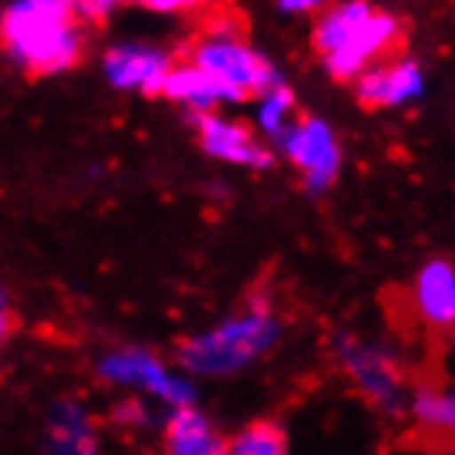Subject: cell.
Returning <instances> with one entry per match:
<instances>
[{
	"mask_svg": "<svg viewBox=\"0 0 455 455\" xmlns=\"http://www.w3.org/2000/svg\"><path fill=\"white\" fill-rule=\"evenodd\" d=\"M0 53L27 80H44L86 63L90 30L80 23L73 4L23 0L0 13Z\"/></svg>",
	"mask_w": 455,
	"mask_h": 455,
	"instance_id": "6da1fadb",
	"label": "cell"
},
{
	"mask_svg": "<svg viewBox=\"0 0 455 455\" xmlns=\"http://www.w3.org/2000/svg\"><path fill=\"white\" fill-rule=\"evenodd\" d=\"M172 57L212 76L231 96V103H248L281 86L271 60L248 44L244 17L228 7L198 17V30L182 46H175Z\"/></svg>",
	"mask_w": 455,
	"mask_h": 455,
	"instance_id": "7a4b0ae2",
	"label": "cell"
},
{
	"mask_svg": "<svg viewBox=\"0 0 455 455\" xmlns=\"http://www.w3.org/2000/svg\"><path fill=\"white\" fill-rule=\"evenodd\" d=\"M406 20L389 11H370L366 20L356 27V34L347 44L323 57V69L331 73V80L353 83L363 69L383 63V60H396L406 50Z\"/></svg>",
	"mask_w": 455,
	"mask_h": 455,
	"instance_id": "3957f363",
	"label": "cell"
},
{
	"mask_svg": "<svg viewBox=\"0 0 455 455\" xmlns=\"http://www.w3.org/2000/svg\"><path fill=\"white\" fill-rule=\"evenodd\" d=\"M172 63H175L172 53L142 44L113 46V50H106L103 57V69L113 86H119V90H139L148 100H159L162 96V83L169 76Z\"/></svg>",
	"mask_w": 455,
	"mask_h": 455,
	"instance_id": "277c9868",
	"label": "cell"
},
{
	"mask_svg": "<svg viewBox=\"0 0 455 455\" xmlns=\"http://www.w3.org/2000/svg\"><path fill=\"white\" fill-rule=\"evenodd\" d=\"M350 86L353 96H356V106L366 113L393 109V106L406 103L410 96L419 92V63L410 57L383 60V63L363 69Z\"/></svg>",
	"mask_w": 455,
	"mask_h": 455,
	"instance_id": "5b68a950",
	"label": "cell"
},
{
	"mask_svg": "<svg viewBox=\"0 0 455 455\" xmlns=\"http://www.w3.org/2000/svg\"><path fill=\"white\" fill-rule=\"evenodd\" d=\"M195 129H198V146L208 156L221 162H235V165H258L267 169L271 165V152L254 139V129L238 119H221L218 113H188Z\"/></svg>",
	"mask_w": 455,
	"mask_h": 455,
	"instance_id": "8992f818",
	"label": "cell"
},
{
	"mask_svg": "<svg viewBox=\"0 0 455 455\" xmlns=\"http://www.w3.org/2000/svg\"><path fill=\"white\" fill-rule=\"evenodd\" d=\"M416 310L429 327L449 331L455 317V271L449 258H435L416 277Z\"/></svg>",
	"mask_w": 455,
	"mask_h": 455,
	"instance_id": "52a82bcc",
	"label": "cell"
},
{
	"mask_svg": "<svg viewBox=\"0 0 455 455\" xmlns=\"http://www.w3.org/2000/svg\"><path fill=\"white\" fill-rule=\"evenodd\" d=\"M162 455H228V435L218 433L205 412L179 410L165 426Z\"/></svg>",
	"mask_w": 455,
	"mask_h": 455,
	"instance_id": "ba28073f",
	"label": "cell"
},
{
	"mask_svg": "<svg viewBox=\"0 0 455 455\" xmlns=\"http://www.w3.org/2000/svg\"><path fill=\"white\" fill-rule=\"evenodd\" d=\"M162 96H169L175 103L192 106V113H215L218 103H225V100L231 103V96L212 76H205L202 69L188 67L182 60L172 63L169 76L162 83Z\"/></svg>",
	"mask_w": 455,
	"mask_h": 455,
	"instance_id": "9c48e42d",
	"label": "cell"
},
{
	"mask_svg": "<svg viewBox=\"0 0 455 455\" xmlns=\"http://www.w3.org/2000/svg\"><path fill=\"white\" fill-rule=\"evenodd\" d=\"M370 11H373L370 4H333V7H323L320 17H314V27H310L314 53H317L320 60L337 53V50L356 34V27L366 20Z\"/></svg>",
	"mask_w": 455,
	"mask_h": 455,
	"instance_id": "30bf717a",
	"label": "cell"
},
{
	"mask_svg": "<svg viewBox=\"0 0 455 455\" xmlns=\"http://www.w3.org/2000/svg\"><path fill=\"white\" fill-rule=\"evenodd\" d=\"M287 156L300 172L307 175H327L331 179L333 165H337V148H333L331 136L323 132V125L307 123L287 139Z\"/></svg>",
	"mask_w": 455,
	"mask_h": 455,
	"instance_id": "8fae6325",
	"label": "cell"
},
{
	"mask_svg": "<svg viewBox=\"0 0 455 455\" xmlns=\"http://www.w3.org/2000/svg\"><path fill=\"white\" fill-rule=\"evenodd\" d=\"M347 370L350 376L360 383L370 399H379V403H393V396L399 393V373L393 370V360L383 356L376 350H360L356 356L347 360Z\"/></svg>",
	"mask_w": 455,
	"mask_h": 455,
	"instance_id": "7c38bea8",
	"label": "cell"
},
{
	"mask_svg": "<svg viewBox=\"0 0 455 455\" xmlns=\"http://www.w3.org/2000/svg\"><path fill=\"white\" fill-rule=\"evenodd\" d=\"M228 455H287V435L277 422L254 419L228 439Z\"/></svg>",
	"mask_w": 455,
	"mask_h": 455,
	"instance_id": "4fadbf2b",
	"label": "cell"
},
{
	"mask_svg": "<svg viewBox=\"0 0 455 455\" xmlns=\"http://www.w3.org/2000/svg\"><path fill=\"white\" fill-rule=\"evenodd\" d=\"M412 412H416V419L426 422L429 429H439V426H443L445 435L452 433V396H449V393L422 387L419 393H416V399H412Z\"/></svg>",
	"mask_w": 455,
	"mask_h": 455,
	"instance_id": "5bb4252c",
	"label": "cell"
},
{
	"mask_svg": "<svg viewBox=\"0 0 455 455\" xmlns=\"http://www.w3.org/2000/svg\"><path fill=\"white\" fill-rule=\"evenodd\" d=\"M146 7L156 13H179V11H188L192 4H179V0H175V4H159V0H156V4H146Z\"/></svg>",
	"mask_w": 455,
	"mask_h": 455,
	"instance_id": "9a60e30c",
	"label": "cell"
},
{
	"mask_svg": "<svg viewBox=\"0 0 455 455\" xmlns=\"http://www.w3.org/2000/svg\"><path fill=\"white\" fill-rule=\"evenodd\" d=\"M7 331H11V317H7V304L0 297V343L7 340Z\"/></svg>",
	"mask_w": 455,
	"mask_h": 455,
	"instance_id": "2e32d148",
	"label": "cell"
},
{
	"mask_svg": "<svg viewBox=\"0 0 455 455\" xmlns=\"http://www.w3.org/2000/svg\"><path fill=\"white\" fill-rule=\"evenodd\" d=\"M281 11L284 13H307V11H317L314 4H281Z\"/></svg>",
	"mask_w": 455,
	"mask_h": 455,
	"instance_id": "e0dca14e",
	"label": "cell"
}]
</instances>
